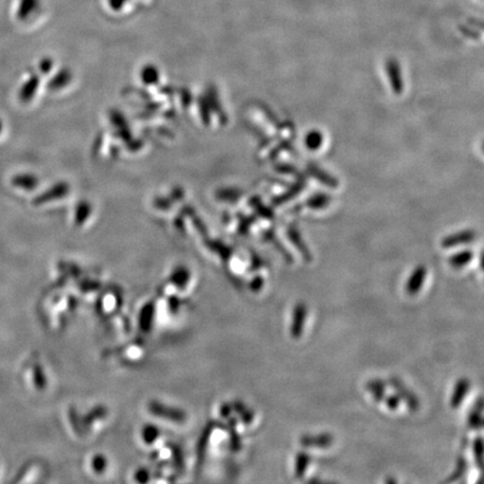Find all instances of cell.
Wrapping results in <instances>:
<instances>
[{
    "instance_id": "cell-13",
    "label": "cell",
    "mask_w": 484,
    "mask_h": 484,
    "mask_svg": "<svg viewBox=\"0 0 484 484\" xmlns=\"http://www.w3.org/2000/svg\"><path fill=\"white\" fill-rule=\"evenodd\" d=\"M323 142V134L319 130H312L310 133H308V137H306V145H308V147L312 150H316L321 148Z\"/></svg>"
},
{
    "instance_id": "cell-3",
    "label": "cell",
    "mask_w": 484,
    "mask_h": 484,
    "mask_svg": "<svg viewBox=\"0 0 484 484\" xmlns=\"http://www.w3.org/2000/svg\"><path fill=\"white\" fill-rule=\"evenodd\" d=\"M390 385H393V388L398 393L399 397L404 399L407 406H408V408H410V410L416 412V410H420V402H418L417 397L415 396L414 393H410V391L403 385L400 380L397 379V378H391Z\"/></svg>"
},
{
    "instance_id": "cell-14",
    "label": "cell",
    "mask_w": 484,
    "mask_h": 484,
    "mask_svg": "<svg viewBox=\"0 0 484 484\" xmlns=\"http://www.w3.org/2000/svg\"><path fill=\"white\" fill-rule=\"evenodd\" d=\"M473 454L476 464L481 468L482 471H484V441H482L481 437H478L474 441Z\"/></svg>"
},
{
    "instance_id": "cell-4",
    "label": "cell",
    "mask_w": 484,
    "mask_h": 484,
    "mask_svg": "<svg viewBox=\"0 0 484 484\" xmlns=\"http://www.w3.org/2000/svg\"><path fill=\"white\" fill-rule=\"evenodd\" d=\"M426 275H427V269H426L425 266H418L408 279L406 287L407 293L412 296L417 294L425 283Z\"/></svg>"
},
{
    "instance_id": "cell-7",
    "label": "cell",
    "mask_w": 484,
    "mask_h": 484,
    "mask_svg": "<svg viewBox=\"0 0 484 484\" xmlns=\"http://www.w3.org/2000/svg\"><path fill=\"white\" fill-rule=\"evenodd\" d=\"M306 314L308 310L303 304L297 306L294 310V317H293L292 334L294 337H300L303 333V327H304V322L306 320Z\"/></svg>"
},
{
    "instance_id": "cell-8",
    "label": "cell",
    "mask_w": 484,
    "mask_h": 484,
    "mask_svg": "<svg viewBox=\"0 0 484 484\" xmlns=\"http://www.w3.org/2000/svg\"><path fill=\"white\" fill-rule=\"evenodd\" d=\"M312 173H313L314 176L319 179L322 184L327 185L331 188H339V181H337V177L333 176V175L329 174L327 171H324V169H319L316 166H312Z\"/></svg>"
},
{
    "instance_id": "cell-5",
    "label": "cell",
    "mask_w": 484,
    "mask_h": 484,
    "mask_svg": "<svg viewBox=\"0 0 484 484\" xmlns=\"http://www.w3.org/2000/svg\"><path fill=\"white\" fill-rule=\"evenodd\" d=\"M470 388H471V383H470L468 379L463 378V379L458 380L456 385H455L452 398H451V406H452V408H458L462 405L463 400L468 396Z\"/></svg>"
},
{
    "instance_id": "cell-12",
    "label": "cell",
    "mask_w": 484,
    "mask_h": 484,
    "mask_svg": "<svg viewBox=\"0 0 484 484\" xmlns=\"http://www.w3.org/2000/svg\"><path fill=\"white\" fill-rule=\"evenodd\" d=\"M484 410V399L480 398L474 404L471 412L468 415V424L470 428H476L482 420L481 412Z\"/></svg>"
},
{
    "instance_id": "cell-19",
    "label": "cell",
    "mask_w": 484,
    "mask_h": 484,
    "mask_svg": "<svg viewBox=\"0 0 484 484\" xmlns=\"http://www.w3.org/2000/svg\"><path fill=\"white\" fill-rule=\"evenodd\" d=\"M385 405H387V407H388L389 410H398L399 403H400V400H399L398 397L390 396L388 397V398L387 399L385 398Z\"/></svg>"
},
{
    "instance_id": "cell-9",
    "label": "cell",
    "mask_w": 484,
    "mask_h": 484,
    "mask_svg": "<svg viewBox=\"0 0 484 484\" xmlns=\"http://www.w3.org/2000/svg\"><path fill=\"white\" fill-rule=\"evenodd\" d=\"M366 389L378 403L383 402L385 398V383L383 380L373 379L366 383Z\"/></svg>"
},
{
    "instance_id": "cell-16",
    "label": "cell",
    "mask_w": 484,
    "mask_h": 484,
    "mask_svg": "<svg viewBox=\"0 0 484 484\" xmlns=\"http://www.w3.org/2000/svg\"><path fill=\"white\" fill-rule=\"evenodd\" d=\"M310 456L308 454H306V453H300V454H298V458H297V476L298 478H300V476L304 474V472H306V470H308V464H310Z\"/></svg>"
},
{
    "instance_id": "cell-22",
    "label": "cell",
    "mask_w": 484,
    "mask_h": 484,
    "mask_svg": "<svg viewBox=\"0 0 484 484\" xmlns=\"http://www.w3.org/2000/svg\"><path fill=\"white\" fill-rule=\"evenodd\" d=\"M472 25H474V26L478 27V28H481V30H484V22H481V21H478V19H475V21H471Z\"/></svg>"
},
{
    "instance_id": "cell-2",
    "label": "cell",
    "mask_w": 484,
    "mask_h": 484,
    "mask_svg": "<svg viewBox=\"0 0 484 484\" xmlns=\"http://www.w3.org/2000/svg\"><path fill=\"white\" fill-rule=\"evenodd\" d=\"M475 239V231L468 229V230L458 231V232H455L453 233V235L445 237V238L441 240V247L446 249L454 248V247L471 244Z\"/></svg>"
},
{
    "instance_id": "cell-10",
    "label": "cell",
    "mask_w": 484,
    "mask_h": 484,
    "mask_svg": "<svg viewBox=\"0 0 484 484\" xmlns=\"http://www.w3.org/2000/svg\"><path fill=\"white\" fill-rule=\"evenodd\" d=\"M473 259V252L471 250H466V252H458V254H453L452 257L449 258V265L452 267L460 268L468 265L471 260Z\"/></svg>"
},
{
    "instance_id": "cell-17",
    "label": "cell",
    "mask_w": 484,
    "mask_h": 484,
    "mask_svg": "<svg viewBox=\"0 0 484 484\" xmlns=\"http://www.w3.org/2000/svg\"><path fill=\"white\" fill-rule=\"evenodd\" d=\"M36 4H38V0H21L19 16L24 17L26 15H30L34 11Z\"/></svg>"
},
{
    "instance_id": "cell-23",
    "label": "cell",
    "mask_w": 484,
    "mask_h": 484,
    "mask_svg": "<svg viewBox=\"0 0 484 484\" xmlns=\"http://www.w3.org/2000/svg\"><path fill=\"white\" fill-rule=\"evenodd\" d=\"M480 260H481V267H482V269H483V271H484V252H482V254H481V259H480Z\"/></svg>"
},
{
    "instance_id": "cell-20",
    "label": "cell",
    "mask_w": 484,
    "mask_h": 484,
    "mask_svg": "<svg viewBox=\"0 0 484 484\" xmlns=\"http://www.w3.org/2000/svg\"><path fill=\"white\" fill-rule=\"evenodd\" d=\"M108 3L113 11H120L123 5L127 3V0H108Z\"/></svg>"
},
{
    "instance_id": "cell-24",
    "label": "cell",
    "mask_w": 484,
    "mask_h": 484,
    "mask_svg": "<svg viewBox=\"0 0 484 484\" xmlns=\"http://www.w3.org/2000/svg\"><path fill=\"white\" fill-rule=\"evenodd\" d=\"M481 148H482V152H483V154H484V142H482Z\"/></svg>"
},
{
    "instance_id": "cell-15",
    "label": "cell",
    "mask_w": 484,
    "mask_h": 484,
    "mask_svg": "<svg viewBox=\"0 0 484 484\" xmlns=\"http://www.w3.org/2000/svg\"><path fill=\"white\" fill-rule=\"evenodd\" d=\"M33 380H34V385L38 390H43L45 388L47 381H46L45 373H44L40 364H36L33 369Z\"/></svg>"
},
{
    "instance_id": "cell-11",
    "label": "cell",
    "mask_w": 484,
    "mask_h": 484,
    "mask_svg": "<svg viewBox=\"0 0 484 484\" xmlns=\"http://www.w3.org/2000/svg\"><path fill=\"white\" fill-rule=\"evenodd\" d=\"M333 201V198L327 194V193H319L308 200V206L312 209L322 210L327 209V206Z\"/></svg>"
},
{
    "instance_id": "cell-18",
    "label": "cell",
    "mask_w": 484,
    "mask_h": 484,
    "mask_svg": "<svg viewBox=\"0 0 484 484\" xmlns=\"http://www.w3.org/2000/svg\"><path fill=\"white\" fill-rule=\"evenodd\" d=\"M466 471V461L464 458H460L458 461V466H456V470H455L454 473L452 474V478L447 479V482L456 481V480L460 479L461 476L464 474Z\"/></svg>"
},
{
    "instance_id": "cell-6",
    "label": "cell",
    "mask_w": 484,
    "mask_h": 484,
    "mask_svg": "<svg viewBox=\"0 0 484 484\" xmlns=\"http://www.w3.org/2000/svg\"><path fill=\"white\" fill-rule=\"evenodd\" d=\"M302 444L308 447H325L331 446L334 441V437H332L331 434L324 433L315 437H305L302 439Z\"/></svg>"
},
{
    "instance_id": "cell-21",
    "label": "cell",
    "mask_w": 484,
    "mask_h": 484,
    "mask_svg": "<svg viewBox=\"0 0 484 484\" xmlns=\"http://www.w3.org/2000/svg\"><path fill=\"white\" fill-rule=\"evenodd\" d=\"M103 462H105V460L101 458V456H96V458L94 460V468H96V471H102V468H103Z\"/></svg>"
},
{
    "instance_id": "cell-1",
    "label": "cell",
    "mask_w": 484,
    "mask_h": 484,
    "mask_svg": "<svg viewBox=\"0 0 484 484\" xmlns=\"http://www.w3.org/2000/svg\"><path fill=\"white\" fill-rule=\"evenodd\" d=\"M385 67L391 91L396 96H400L405 90V82L403 79L402 67L399 64L398 60L390 57L385 62Z\"/></svg>"
}]
</instances>
